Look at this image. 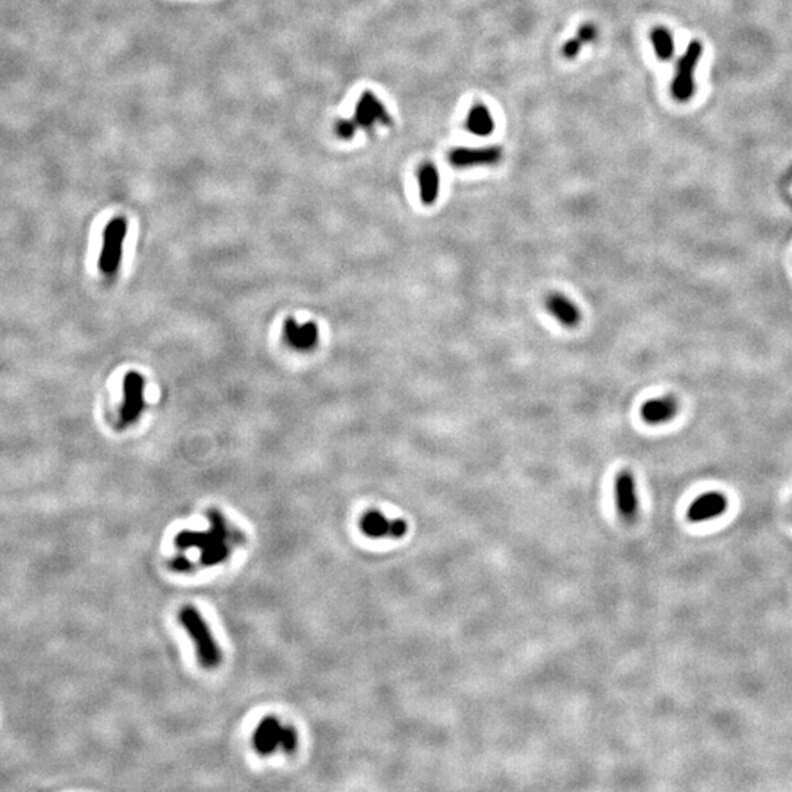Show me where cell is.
I'll list each match as a JSON object with an SVG mask.
<instances>
[{
    "label": "cell",
    "instance_id": "cell-1",
    "mask_svg": "<svg viewBox=\"0 0 792 792\" xmlns=\"http://www.w3.org/2000/svg\"><path fill=\"white\" fill-rule=\"evenodd\" d=\"M207 518L210 521V530L179 531L175 537V545L179 550L198 548L201 550V565L215 567L227 559L232 548L245 543V536L229 526L217 509H208Z\"/></svg>",
    "mask_w": 792,
    "mask_h": 792
},
{
    "label": "cell",
    "instance_id": "cell-2",
    "mask_svg": "<svg viewBox=\"0 0 792 792\" xmlns=\"http://www.w3.org/2000/svg\"><path fill=\"white\" fill-rule=\"evenodd\" d=\"M178 621L193 638L200 664L204 669H216L222 663V652L201 613L193 606H185L179 611Z\"/></svg>",
    "mask_w": 792,
    "mask_h": 792
},
{
    "label": "cell",
    "instance_id": "cell-3",
    "mask_svg": "<svg viewBox=\"0 0 792 792\" xmlns=\"http://www.w3.org/2000/svg\"><path fill=\"white\" fill-rule=\"evenodd\" d=\"M128 223L125 217L112 219L103 234V247L98 257V268L103 275L113 276L120 264L122 247L127 238Z\"/></svg>",
    "mask_w": 792,
    "mask_h": 792
},
{
    "label": "cell",
    "instance_id": "cell-4",
    "mask_svg": "<svg viewBox=\"0 0 792 792\" xmlns=\"http://www.w3.org/2000/svg\"><path fill=\"white\" fill-rule=\"evenodd\" d=\"M701 52L703 47L700 45V41L693 40L689 45V47H686L684 56L678 62L677 74L672 81V96L679 101L689 100L693 96L694 91L693 74L701 57Z\"/></svg>",
    "mask_w": 792,
    "mask_h": 792
},
{
    "label": "cell",
    "instance_id": "cell-5",
    "mask_svg": "<svg viewBox=\"0 0 792 792\" xmlns=\"http://www.w3.org/2000/svg\"><path fill=\"white\" fill-rule=\"evenodd\" d=\"M123 402L119 419L123 426L132 424L138 420L144 409V378L137 371H130L123 378Z\"/></svg>",
    "mask_w": 792,
    "mask_h": 792
},
{
    "label": "cell",
    "instance_id": "cell-6",
    "mask_svg": "<svg viewBox=\"0 0 792 792\" xmlns=\"http://www.w3.org/2000/svg\"><path fill=\"white\" fill-rule=\"evenodd\" d=\"M360 528L371 538H402L408 533V523L401 518L389 519L378 509H370L363 515Z\"/></svg>",
    "mask_w": 792,
    "mask_h": 792
},
{
    "label": "cell",
    "instance_id": "cell-7",
    "mask_svg": "<svg viewBox=\"0 0 792 792\" xmlns=\"http://www.w3.org/2000/svg\"><path fill=\"white\" fill-rule=\"evenodd\" d=\"M615 504L621 518L627 523H633L638 514V499L635 480L631 471L623 470L615 477L613 483Z\"/></svg>",
    "mask_w": 792,
    "mask_h": 792
},
{
    "label": "cell",
    "instance_id": "cell-8",
    "mask_svg": "<svg viewBox=\"0 0 792 792\" xmlns=\"http://www.w3.org/2000/svg\"><path fill=\"white\" fill-rule=\"evenodd\" d=\"M502 159V149L499 145H489L482 149L460 147L449 153V163L455 168L467 169L474 166H493Z\"/></svg>",
    "mask_w": 792,
    "mask_h": 792
},
{
    "label": "cell",
    "instance_id": "cell-9",
    "mask_svg": "<svg viewBox=\"0 0 792 792\" xmlns=\"http://www.w3.org/2000/svg\"><path fill=\"white\" fill-rule=\"evenodd\" d=\"M353 122L357 123V127H361L370 131L376 123L390 125L392 119L383 106V103L370 91H366L356 106V115H353Z\"/></svg>",
    "mask_w": 792,
    "mask_h": 792
},
{
    "label": "cell",
    "instance_id": "cell-10",
    "mask_svg": "<svg viewBox=\"0 0 792 792\" xmlns=\"http://www.w3.org/2000/svg\"><path fill=\"white\" fill-rule=\"evenodd\" d=\"M545 307L550 316H553L562 326L568 329L577 327L582 319L577 304L564 294H549L545 300Z\"/></svg>",
    "mask_w": 792,
    "mask_h": 792
},
{
    "label": "cell",
    "instance_id": "cell-11",
    "mask_svg": "<svg viewBox=\"0 0 792 792\" xmlns=\"http://www.w3.org/2000/svg\"><path fill=\"white\" fill-rule=\"evenodd\" d=\"M728 508V499L722 493H704L697 497L691 504L689 514V519L691 523H703V521L713 519L722 515Z\"/></svg>",
    "mask_w": 792,
    "mask_h": 792
},
{
    "label": "cell",
    "instance_id": "cell-12",
    "mask_svg": "<svg viewBox=\"0 0 792 792\" xmlns=\"http://www.w3.org/2000/svg\"><path fill=\"white\" fill-rule=\"evenodd\" d=\"M283 338L294 349L310 351L319 341V329L312 322L300 326L294 319H286L283 323Z\"/></svg>",
    "mask_w": 792,
    "mask_h": 792
},
{
    "label": "cell",
    "instance_id": "cell-13",
    "mask_svg": "<svg viewBox=\"0 0 792 792\" xmlns=\"http://www.w3.org/2000/svg\"><path fill=\"white\" fill-rule=\"evenodd\" d=\"M679 405L677 400L672 396H664V398H656L644 402L641 407V419L652 426L668 423L678 414Z\"/></svg>",
    "mask_w": 792,
    "mask_h": 792
},
{
    "label": "cell",
    "instance_id": "cell-14",
    "mask_svg": "<svg viewBox=\"0 0 792 792\" xmlns=\"http://www.w3.org/2000/svg\"><path fill=\"white\" fill-rule=\"evenodd\" d=\"M281 728L282 725L275 716H267L260 722L253 737V745L259 754L268 756L279 747Z\"/></svg>",
    "mask_w": 792,
    "mask_h": 792
},
{
    "label": "cell",
    "instance_id": "cell-15",
    "mask_svg": "<svg viewBox=\"0 0 792 792\" xmlns=\"http://www.w3.org/2000/svg\"><path fill=\"white\" fill-rule=\"evenodd\" d=\"M419 185H420V198L426 205H431L439 197V172L433 163H424L419 169Z\"/></svg>",
    "mask_w": 792,
    "mask_h": 792
},
{
    "label": "cell",
    "instance_id": "cell-16",
    "mask_svg": "<svg viewBox=\"0 0 792 792\" xmlns=\"http://www.w3.org/2000/svg\"><path fill=\"white\" fill-rule=\"evenodd\" d=\"M467 130L478 137H487L494 130V120L489 109L483 104L474 106L467 118Z\"/></svg>",
    "mask_w": 792,
    "mask_h": 792
},
{
    "label": "cell",
    "instance_id": "cell-17",
    "mask_svg": "<svg viewBox=\"0 0 792 792\" xmlns=\"http://www.w3.org/2000/svg\"><path fill=\"white\" fill-rule=\"evenodd\" d=\"M650 40L655 46L656 55L659 59L662 60H668L672 57L674 55V40L671 33L663 28V27H657L652 31L650 34Z\"/></svg>",
    "mask_w": 792,
    "mask_h": 792
},
{
    "label": "cell",
    "instance_id": "cell-18",
    "mask_svg": "<svg viewBox=\"0 0 792 792\" xmlns=\"http://www.w3.org/2000/svg\"><path fill=\"white\" fill-rule=\"evenodd\" d=\"M298 745V735L293 726H282L279 735V747L288 754H293Z\"/></svg>",
    "mask_w": 792,
    "mask_h": 792
},
{
    "label": "cell",
    "instance_id": "cell-19",
    "mask_svg": "<svg viewBox=\"0 0 792 792\" xmlns=\"http://www.w3.org/2000/svg\"><path fill=\"white\" fill-rule=\"evenodd\" d=\"M356 130H357V123L353 122V119L352 120H344V119L338 120L336 127H335V131H336L338 137L342 138V140L352 138L353 134H356Z\"/></svg>",
    "mask_w": 792,
    "mask_h": 792
},
{
    "label": "cell",
    "instance_id": "cell-20",
    "mask_svg": "<svg viewBox=\"0 0 792 792\" xmlns=\"http://www.w3.org/2000/svg\"><path fill=\"white\" fill-rule=\"evenodd\" d=\"M169 567L175 572H190V571L194 570L193 562L183 555H178V556L172 558L171 562H169Z\"/></svg>",
    "mask_w": 792,
    "mask_h": 792
},
{
    "label": "cell",
    "instance_id": "cell-21",
    "mask_svg": "<svg viewBox=\"0 0 792 792\" xmlns=\"http://www.w3.org/2000/svg\"><path fill=\"white\" fill-rule=\"evenodd\" d=\"M581 47H582V41L578 37H575V38H571V40L567 41L564 47H562V53H564V56L567 59H572L579 53Z\"/></svg>",
    "mask_w": 792,
    "mask_h": 792
},
{
    "label": "cell",
    "instance_id": "cell-22",
    "mask_svg": "<svg viewBox=\"0 0 792 792\" xmlns=\"http://www.w3.org/2000/svg\"><path fill=\"white\" fill-rule=\"evenodd\" d=\"M577 37L582 41V45L590 43V41H593L597 37V30L593 24H584L579 27Z\"/></svg>",
    "mask_w": 792,
    "mask_h": 792
}]
</instances>
